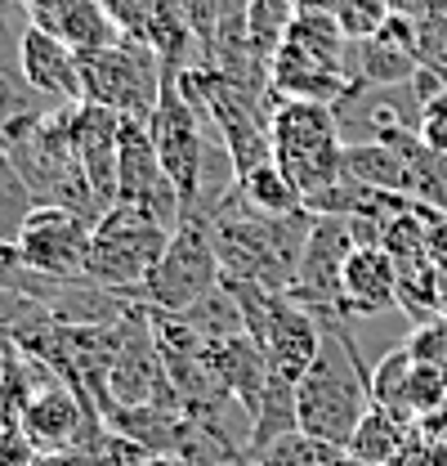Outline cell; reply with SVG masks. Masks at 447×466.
<instances>
[{
  "mask_svg": "<svg viewBox=\"0 0 447 466\" xmlns=\"http://www.w3.org/2000/svg\"><path fill=\"white\" fill-rule=\"evenodd\" d=\"M367 408H372V368L363 359V346L353 341L340 314H323V346L309 372L295 381L300 431L344 449Z\"/></svg>",
  "mask_w": 447,
  "mask_h": 466,
  "instance_id": "1",
  "label": "cell"
},
{
  "mask_svg": "<svg viewBox=\"0 0 447 466\" xmlns=\"http://www.w3.org/2000/svg\"><path fill=\"white\" fill-rule=\"evenodd\" d=\"M349 36L340 32L335 14L300 9L273 50L269 63V86L282 99H313V104H340L353 90L349 58H344Z\"/></svg>",
  "mask_w": 447,
  "mask_h": 466,
  "instance_id": "2",
  "label": "cell"
},
{
  "mask_svg": "<svg viewBox=\"0 0 447 466\" xmlns=\"http://www.w3.org/2000/svg\"><path fill=\"white\" fill-rule=\"evenodd\" d=\"M273 162L300 188L304 202L327 193L344 175V130L332 104L282 99L273 108Z\"/></svg>",
  "mask_w": 447,
  "mask_h": 466,
  "instance_id": "3",
  "label": "cell"
},
{
  "mask_svg": "<svg viewBox=\"0 0 447 466\" xmlns=\"http://www.w3.org/2000/svg\"><path fill=\"white\" fill-rule=\"evenodd\" d=\"M166 225H153L134 211H121L112 207L99 216L94 238H90V260H85V279L99 283L112 296H125V300H144V283L153 274V265L162 260L170 242Z\"/></svg>",
  "mask_w": 447,
  "mask_h": 466,
  "instance_id": "4",
  "label": "cell"
},
{
  "mask_svg": "<svg viewBox=\"0 0 447 466\" xmlns=\"http://www.w3.org/2000/svg\"><path fill=\"white\" fill-rule=\"evenodd\" d=\"M148 130H153V144H157V157L166 167L170 184L184 202V220H202V188H206V130H202V113L193 108V99L184 95L179 86V72L162 76V95H157V108L148 116Z\"/></svg>",
  "mask_w": 447,
  "mask_h": 466,
  "instance_id": "5",
  "label": "cell"
},
{
  "mask_svg": "<svg viewBox=\"0 0 447 466\" xmlns=\"http://www.w3.org/2000/svg\"><path fill=\"white\" fill-rule=\"evenodd\" d=\"M162 58L148 41L121 36L104 50L81 55V99L104 104L121 116H139L148 121L162 95Z\"/></svg>",
  "mask_w": 447,
  "mask_h": 466,
  "instance_id": "6",
  "label": "cell"
},
{
  "mask_svg": "<svg viewBox=\"0 0 447 466\" xmlns=\"http://www.w3.org/2000/svg\"><path fill=\"white\" fill-rule=\"evenodd\" d=\"M220 283H224V265L215 242H211L206 220H184L179 229L170 233L162 260L153 265V274L144 283V305L179 314V309L197 305L206 291H215Z\"/></svg>",
  "mask_w": 447,
  "mask_h": 466,
  "instance_id": "7",
  "label": "cell"
},
{
  "mask_svg": "<svg viewBox=\"0 0 447 466\" xmlns=\"http://www.w3.org/2000/svg\"><path fill=\"white\" fill-rule=\"evenodd\" d=\"M112 207L134 211L166 229L184 225V202L157 157L148 121H139V116H121V162H116V202Z\"/></svg>",
  "mask_w": 447,
  "mask_h": 466,
  "instance_id": "8",
  "label": "cell"
},
{
  "mask_svg": "<svg viewBox=\"0 0 447 466\" xmlns=\"http://www.w3.org/2000/svg\"><path fill=\"white\" fill-rule=\"evenodd\" d=\"M90 238H94V225L85 216H76L72 207L36 202L18 233V251L32 269H41L50 279H85Z\"/></svg>",
  "mask_w": 447,
  "mask_h": 466,
  "instance_id": "9",
  "label": "cell"
},
{
  "mask_svg": "<svg viewBox=\"0 0 447 466\" xmlns=\"http://www.w3.org/2000/svg\"><path fill=\"white\" fill-rule=\"evenodd\" d=\"M353 247H358V238L349 229V216H318L304 251H300L291 296L304 300L318 314H335L340 309V288H344V265H349Z\"/></svg>",
  "mask_w": 447,
  "mask_h": 466,
  "instance_id": "10",
  "label": "cell"
},
{
  "mask_svg": "<svg viewBox=\"0 0 447 466\" xmlns=\"http://www.w3.org/2000/svg\"><path fill=\"white\" fill-rule=\"evenodd\" d=\"M318 346H323V314L309 309L304 300H295L291 291H273L269 323H264V337H260L269 368L282 381H300L309 372Z\"/></svg>",
  "mask_w": 447,
  "mask_h": 466,
  "instance_id": "11",
  "label": "cell"
},
{
  "mask_svg": "<svg viewBox=\"0 0 447 466\" xmlns=\"http://www.w3.org/2000/svg\"><path fill=\"white\" fill-rule=\"evenodd\" d=\"M72 148H76L81 175L94 188L99 207L112 211V202H116V162H121V113L81 99L72 108Z\"/></svg>",
  "mask_w": 447,
  "mask_h": 466,
  "instance_id": "12",
  "label": "cell"
},
{
  "mask_svg": "<svg viewBox=\"0 0 447 466\" xmlns=\"http://www.w3.org/2000/svg\"><path fill=\"white\" fill-rule=\"evenodd\" d=\"M18 67L27 86L50 104H81V55L55 32L27 23L18 36Z\"/></svg>",
  "mask_w": 447,
  "mask_h": 466,
  "instance_id": "13",
  "label": "cell"
},
{
  "mask_svg": "<svg viewBox=\"0 0 447 466\" xmlns=\"http://www.w3.org/2000/svg\"><path fill=\"white\" fill-rule=\"evenodd\" d=\"M385 309H398V274H393L390 251L381 242L372 247H353L349 265H344V288H340V319L358 323V319H376Z\"/></svg>",
  "mask_w": 447,
  "mask_h": 466,
  "instance_id": "14",
  "label": "cell"
},
{
  "mask_svg": "<svg viewBox=\"0 0 447 466\" xmlns=\"http://www.w3.org/2000/svg\"><path fill=\"white\" fill-rule=\"evenodd\" d=\"M412 431H416V421H407V417H398L393 408L372 400V408L363 412V421L353 426V435H349L344 449L372 466H398V458H402L407 444H412Z\"/></svg>",
  "mask_w": 447,
  "mask_h": 466,
  "instance_id": "15",
  "label": "cell"
},
{
  "mask_svg": "<svg viewBox=\"0 0 447 466\" xmlns=\"http://www.w3.org/2000/svg\"><path fill=\"white\" fill-rule=\"evenodd\" d=\"M344 171L353 175L358 184L367 188H381V193H402L412 198V162L402 157V148H393L385 139H358V144H344Z\"/></svg>",
  "mask_w": 447,
  "mask_h": 466,
  "instance_id": "16",
  "label": "cell"
},
{
  "mask_svg": "<svg viewBox=\"0 0 447 466\" xmlns=\"http://www.w3.org/2000/svg\"><path fill=\"white\" fill-rule=\"evenodd\" d=\"M416 72H421V58L385 36L353 41V63H349L353 86H412Z\"/></svg>",
  "mask_w": 447,
  "mask_h": 466,
  "instance_id": "17",
  "label": "cell"
},
{
  "mask_svg": "<svg viewBox=\"0 0 447 466\" xmlns=\"http://www.w3.org/2000/svg\"><path fill=\"white\" fill-rule=\"evenodd\" d=\"M45 32L67 41L76 55H90V50H104L112 41H121V27L112 23L104 0H67L63 14L55 18V27H45Z\"/></svg>",
  "mask_w": 447,
  "mask_h": 466,
  "instance_id": "18",
  "label": "cell"
},
{
  "mask_svg": "<svg viewBox=\"0 0 447 466\" xmlns=\"http://www.w3.org/2000/svg\"><path fill=\"white\" fill-rule=\"evenodd\" d=\"M237 198H242L251 211H260V216H295V211H304L300 188L286 179V171H282L273 157L237 179Z\"/></svg>",
  "mask_w": 447,
  "mask_h": 466,
  "instance_id": "19",
  "label": "cell"
},
{
  "mask_svg": "<svg viewBox=\"0 0 447 466\" xmlns=\"http://www.w3.org/2000/svg\"><path fill=\"white\" fill-rule=\"evenodd\" d=\"M340 453H344L340 444H327V440L304 435V431H291V435H282L278 444H269L255 462H264V466H335Z\"/></svg>",
  "mask_w": 447,
  "mask_h": 466,
  "instance_id": "20",
  "label": "cell"
},
{
  "mask_svg": "<svg viewBox=\"0 0 447 466\" xmlns=\"http://www.w3.org/2000/svg\"><path fill=\"white\" fill-rule=\"evenodd\" d=\"M32 207H36V193L23 184L18 167H14L9 153L0 148V238L18 242V233H23V225H27Z\"/></svg>",
  "mask_w": 447,
  "mask_h": 466,
  "instance_id": "21",
  "label": "cell"
},
{
  "mask_svg": "<svg viewBox=\"0 0 447 466\" xmlns=\"http://www.w3.org/2000/svg\"><path fill=\"white\" fill-rule=\"evenodd\" d=\"M412 368H416V359H412L407 346L385 350V354L376 359V368H372V400L398 412V400H402V386H407Z\"/></svg>",
  "mask_w": 447,
  "mask_h": 466,
  "instance_id": "22",
  "label": "cell"
},
{
  "mask_svg": "<svg viewBox=\"0 0 447 466\" xmlns=\"http://www.w3.org/2000/svg\"><path fill=\"white\" fill-rule=\"evenodd\" d=\"M41 319H50V309L32 296H18V291L0 288V346H14L23 332H32Z\"/></svg>",
  "mask_w": 447,
  "mask_h": 466,
  "instance_id": "23",
  "label": "cell"
},
{
  "mask_svg": "<svg viewBox=\"0 0 447 466\" xmlns=\"http://www.w3.org/2000/svg\"><path fill=\"white\" fill-rule=\"evenodd\" d=\"M390 18V0H335V23L349 41L372 36Z\"/></svg>",
  "mask_w": 447,
  "mask_h": 466,
  "instance_id": "24",
  "label": "cell"
},
{
  "mask_svg": "<svg viewBox=\"0 0 447 466\" xmlns=\"http://www.w3.org/2000/svg\"><path fill=\"white\" fill-rule=\"evenodd\" d=\"M157 5L162 0H104V9L112 14V23L121 27V36H134V41H148V27L157 18Z\"/></svg>",
  "mask_w": 447,
  "mask_h": 466,
  "instance_id": "25",
  "label": "cell"
},
{
  "mask_svg": "<svg viewBox=\"0 0 447 466\" xmlns=\"http://www.w3.org/2000/svg\"><path fill=\"white\" fill-rule=\"evenodd\" d=\"M402 346L412 350V359L416 363H443L447 368V319H425V323H416L412 328V337L402 341Z\"/></svg>",
  "mask_w": 447,
  "mask_h": 466,
  "instance_id": "26",
  "label": "cell"
},
{
  "mask_svg": "<svg viewBox=\"0 0 447 466\" xmlns=\"http://www.w3.org/2000/svg\"><path fill=\"white\" fill-rule=\"evenodd\" d=\"M447 76V72H443ZM416 130H421V139L430 144V148H439L447 153V86L439 95H430L425 104H421V121H416Z\"/></svg>",
  "mask_w": 447,
  "mask_h": 466,
  "instance_id": "27",
  "label": "cell"
},
{
  "mask_svg": "<svg viewBox=\"0 0 447 466\" xmlns=\"http://www.w3.org/2000/svg\"><path fill=\"white\" fill-rule=\"evenodd\" d=\"M41 449L23 426H5L0 431V466H36Z\"/></svg>",
  "mask_w": 447,
  "mask_h": 466,
  "instance_id": "28",
  "label": "cell"
},
{
  "mask_svg": "<svg viewBox=\"0 0 447 466\" xmlns=\"http://www.w3.org/2000/svg\"><path fill=\"white\" fill-rule=\"evenodd\" d=\"M148 466H193V462H184L179 453H153V458H148Z\"/></svg>",
  "mask_w": 447,
  "mask_h": 466,
  "instance_id": "29",
  "label": "cell"
},
{
  "mask_svg": "<svg viewBox=\"0 0 447 466\" xmlns=\"http://www.w3.org/2000/svg\"><path fill=\"white\" fill-rule=\"evenodd\" d=\"M295 9H318V14H335V0H295Z\"/></svg>",
  "mask_w": 447,
  "mask_h": 466,
  "instance_id": "30",
  "label": "cell"
},
{
  "mask_svg": "<svg viewBox=\"0 0 447 466\" xmlns=\"http://www.w3.org/2000/svg\"><path fill=\"white\" fill-rule=\"evenodd\" d=\"M439 309H443V319H447V265H439Z\"/></svg>",
  "mask_w": 447,
  "mask_h": 466,
  "instance_id": "31",
  "label": "cell"
},
{
  "mask_svg": "<svg viewBox=\"0 0 447 466\" xmlns=\"http://www.w3.org/2000/svg\"><path fill=\"white\" fill-rule=\"evenodd\" d=\"M0 372H5V346H0Z\"/></svg>",
  "mask_w": 447,
  "mask_h": 466,
  "instance_id": "32",
  "label": "cell"
},
{
  "mask_svg": "<svg viewBox=\"0 0 447 466\" xmlns=\"http://www.w3.org/2000/svg\"><path fill=\"white\" fill-rule=\"evenodd\" d=\"M0 431H5V412H0Z\"/></svg>",
  "mask_w": 447,
  "mask_h": 466,
  "instance_id": "33",
  "label": "cell"
},
{
  "mask_svg": "<svg viewBox=\"0 0 447 466\" xmlns=\"http://www.w3.org/2000/svg\"><path fill=\"white\" fill-rule=\"evenodd\" d=\"M14 5H18V9H23V5H27V0H14Z\"/></svg>",
  "mask_w": 447,
  "mask_h": 466,
  "instance_id": "34",
  "label": "cell"
},
{
  "mask_svg": "<svg viewBox=\"0 0 447 466\" xmlns=\"http://www.w3.org/2000/svg\"><path fill=\"white\" fill-rule=\"evenodd\" d=\"M242 466H264V462H242Z\"/></svg>",
  "mask_w": 447,
  "mask_h": 466,
  "instance_id": "35",
  "label": "cell"
},
{
  "mask_svg": "<svg viewBox=\"0 0 447 466\" xmlns=\"http://www.w3.org/2000/svg\"><path fill=\"white\" fill-rule=\"evenodd\" d=\"M443 72H447V63H443Z\"/></svg>",
  "mask_w": 447,
  "mask_h": 466,
  "instance_id": "36",
  "label": "cell"
}]
</instances>
